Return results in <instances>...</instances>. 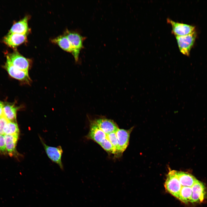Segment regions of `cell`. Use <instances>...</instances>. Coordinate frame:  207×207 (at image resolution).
Instances as JSON below:
<instances>
[{
  "instance_id": "obj_1",
  "label": "cell",
  "mask_w": 207,
  "mask_h": 207,
  "mask_svg": "<svg viewBox=\"0 0 207 207\" xmlns=\"http://www.w3.org/2000/svg\"><path fill=\"white\" fill-rule=\"evenodd\" d=\"M177 171H169L166 176L164 187L168 193L178 199L181 186L177 177Z\"/></svg>"
},
{
  "instance_id": "obj_2",
  "label": "cell",
  "mask_w": 207,
  "mask_h": 207,
  "mask_svg": "<svg viewBox=\"0 0 207 207\" xmlns=\"http://www.w3.org/2000/svg\"><path fill=\"white\" fill-rule=\"evenodd\" d=\"M64 35L67 37L71 44L72 51V53L76 61L78 60L79 54L83 48V42L85 37L78 33L66 30Z\"/></svg>"
},
{
  "instance_id": "obj_3",
  "label": "cell",
  "mask_w": 207,
  "mask_h": 207,
  "mask_svg": "<svg viewBox=\"0 0 207 207\" xmlns=\"http://www.w3.org/2000/svg\"><path fill=\"white\" fill-rule=\"evenodd\" d=\"M195 31L192 33L185 36H175L180 51L187 56L189 55L190 51L193 47L196 37Z\"/></svg>"
},
{
  "instance_id": "obj_4",
  "label": "cell",
  "mask_w": 207,
  "mask_h": 207,
  "mask_svg": "<svg viewBox=\"0 0 207 207\" xmlns=\"http://www.w3.org/2000/svg\"><path fill=\"white\" fill-rule=\"evenodd\" d=\"M5 67L8 74L12 77L28 84L30 85L31 83L32 80L29 76L28 71L15 68L7 58Z\"/></svg>"
},
{
  "instance_id": "obj_5",
  "label": "cell",
  "mask_w": 207,
  "mask_h": 207,
  "mask_svg": "<svg viewBox=\"0 0 207 207\" xmlns=\"http://www.w3.org/2000/svg\"><path fill=\"white\" fill-rule=\"evenodd\" d=\"M7 58L14 67L19 69L28 71L30 67V60L22 55L17 51L9 54Z\"/></svg>"
},
{
  "instance_id": "obj_6",
  "label": "cell",
  "mask_w": 207,
  "mask_h": 207,
  "mask_svg": "<svg viewBox=\"0 0 207 207\" xmlns=\"http://www.w3.org/2000/svg\"><path fill=\"white\" fill-rule=\"evenodd\" d=\"M40 139L49 158L52 161L57 164L61 169L63 170V166L61 160L63 150L61 147L59 146L55 147L48 146L40 137Z\"/></svg>"
},
{
  "instance_id": "obj_7",
  "label": "cell",
  "mask_w": 207,
  "mask_h": 207,
  "mask_svg": "<svg viewBox=\"0 0 207 207\" xmlns=\"http://www.w3.org/2000/svg\"><path fill=\"white\" fill-rule=\"evenodd\" d=\"M167 21L171 25L172 32L175 36L187 35L195 31V27L193 26L175 22L169 18Z\"/></svg>"
},
{
  "instance_id": "obj_8",
  "label": "cell",
  "mask_w": 207,
  "mask_h": 207,
  "mask_svg": "<svg viewBox=\"0 0 207 207\" xmlns=\"http://www.w3.org/2000/svg\"><path fill=\"white\" fill-rule=\"evenodd\" d=\"M192 194L190 202L200 203L204 200L206 194L205 186L201 182L198 180L191 187Z\"/></svg>"
},
{
  "instance_id": "obj_9",
  "label": "cell",
  "mask_w": 207,
  "mask_h": 207,
  "mask_svg": "<svg viewBox=\"0 0 207 207\" xmlns=\"http://www.w3.org/2000/svg\"><path fill=\"white\" fill-rule=\"evenodd\" d=\"M98 127L106 134L116 131L118 129L117 124L112 120L103 117L93 120Z\"/></svg>"
},
{
  "instance_id": "obj_10",
  "label": "cell",
  "mask_w": 207,
  "mask_h": 207,
  "mask_svg": "<svg viewBox=\"0 0 207 207\" xmlns=\"http://www.w3.org/2000/svg\"><path fill=\"white\" fill-rule=\"evenodd\" d=\"M133 128L132 127L128 130L119 128L116 131L119 148L122 155L129 145L130 135Z\"/></svg>"
},
{
  "instance_id": "obj_11",
  "label": "cell",
  "mask_w": 207,
  "mask_h": 207,
  "mask_svg": "<svg viewBox=\"0 0 207 207\" xmlns=\"http://www.w3.org/2000/svg\"><path fill=\"white\" fill-rule=\"evenodd\" d=\"M26 34L8 33L4 38L3 41L8 46L14 48L25 42Z\"/></svg>"
},
{
  "instance_id": "obj_12",
  "label": "cell",
  "mask_w": 207,
  "mask_h": 207,
  "mask_svg": "<svg viewBox=\"0 0 207 207\" xmlns=\"http://www.w3.org/2000/svg\"><path fill=\"white\" fill-rule=\"evenodd\" d=\"M28 16L14 23L10 29L8 33H15L21 34H26L29 30L28 25Z\"/></svg>"
},
{
  "instance_id": "obj_13",
  "label": "cell",
  "mask_w": 207,
  "mask_h": 207,
  "mask_svg": "<svg viewBox=\"0 0 207 207\" xmlns=\"http://www.w3.org/2000/svg\"><path fill=\"white\" fill-rule=\"evenodd\" d=\"M177 174L181 187H191L198 180L189 173L177 171Z\"/></svg>"
},
{
  "instance_id": "obj_14",
  "label": "cell",
  "mask_w": 207,
  "mask_h": 207,
  "mask_svg": "<svg viewBox=\"0 0 207 207\" xmlns=\"http://www.w3.org/2000/svg\"><path fill=\"white\" fill-rule=\"evenodd\" d=\"M19 108L14 104L4 103L3 115L9 121L16 122V112Z\"/></svg>"
},
{
  "instance_id": "obj_15",
  "label": "cell",
  "mask_w": 207,
  "mask_h": 207,
  "mask_svg": "<svg viewBox=\"0 0 207 207\" xmlns=\"http://www.w3.org/2000/svg\"><path fill=\"white\" fill-rule=\"evenodd\" d=\"M51 41L57 44L63 50L68 52H72V50L70 43L64 34L59 36L52 39Z\"/></svg>"
},
{
  "instance_id": "obj_16",
  "label": "cell",
  "mask_w": 207,
  "mask_h": 207,
  "mask_svg": "<svg viewBox=\"0 0 207 207\" xmlns=\"http://www.w3.org/2000/svg\"><path fill=\"white\" fill-rule=\"evenodd\" d=\"M6 149L10 153L14 152L18 138V135H4Z\"/></svg>"
},
{
  "instance_id": "obj_17",
  "label": "cell",
  "mask_w": 207,
  "mask_h": 207,
  "mask_svg": "<svg viewBox=\"0 0 207 207\" xmlns=\"http://www.w3.org/2000/svg\"><path fill=\"white\" fill-rule=\"evenodd\" d=\"M192 194L191 187H181L178 199L182 202L186 204L190 202Z\"/></svg>"
},
{
  "instance_id": "obj_18",
  "label": "cell",
  "mask_w": 207,
  "mask_h": 207,
  "mask_svg": "<svg viewBox=\"0 0 207 207\" xmlns=\"http://www.w3.org/2000/svg\"><path fill=\"white\" fill-rule=\"evenodd\" d=\"M4 135H19V129L16 122H9L3 129Z\"/></svg>"
},
{
  "instance_id": "obj_19",
  "label": "cell",
  "mask_w": 207,
  "mask_h": 207,
  "mask_svg": "<svg viewBox=\"0 0 207 207\" xmlns=\"http://www.w3.org/2000/svg\"><path fill=\"white\" fill-rule=\"evenodd\" d=\"M9 122L3 115L0 117V135H4L3 129L4 126Z\"/></svg>"
},
{
  "instance_id": "obj_20",
  "label": "cell",
  "mask_w": 207,
  "mask_h": 207,
  "mask_svg": "<svg viewBox=\"0 0 207 207\" xmlns=\"http://www.w3.org/2000/svg\"><path fill=\"white\" fill-rule=\"evenodd\" d=\"M6 150L5 142L4 135H0V151L4 152Z\"/></svg>"
},
{
  "instance_id": "obj_21",
  "label": "cell",
  "mask_w": 207,
  "mask_h": 207,
  "mask_svg": "<svg viewBox=\"0 0 207 207\" xmlns=\"http://www.w3.org/2000/svg\"><path fill=\"white\" fill-rule=\"evenodd\" d=\"M4 103L0 101V117L3 115V108Z\"/></svg>"
}]
</instances>
